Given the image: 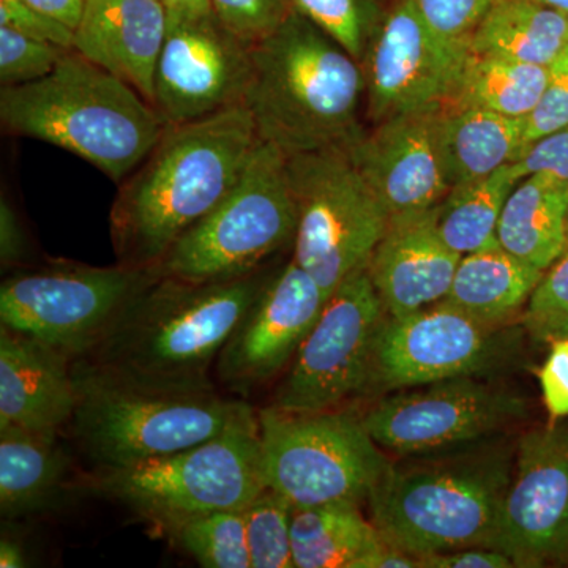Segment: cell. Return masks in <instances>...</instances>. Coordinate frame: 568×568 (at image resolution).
I'll list each match as a JSON object with an SVG mask.
<instances>
[{
  "mask_svg": "<svg viewBox=\"0 0 568 568\" xmlns=\"http://www.w3.org/2000/svg\"><path fill=\"white\" fill-rule=\"evenodd\" d=\"M152 268L59 263L18 272L0 286V321L71 361L85 357L110 332L145 284Z\"/></svg>",
  "mask_w": 568,
  "mask_h": 568,
  "instance_id": "obj_11",
  "label": "cell"
},
{
  "mask_svg": "<svg viewBox=\"0 0 568 568\" xmlns=\"http://www.w3.org/2000/svg\"><path fill=\"white\" fill-rule=\"evenodd\" d=\"M260 142L245 104L168 125L144 162L119 183L110 213L118 263L155 267L237 185Z\"/></svg>",
  "mask_w": 568,
  "mask_h": 568,
  "instance_id": "obj_1",
  "label": "cell"
},
{
  "mask_svg": "<svg viewBox=\"0 0 568 568\" xmlns=\"http://www.w3.org/2000/svg\"><path fill=\"white\" fill-rule=\"evenodd\" d=\"M264 271L196 283L153 276L84 361L104 372L170 388H211L209 369L260 293Z\"/></svg>",
  "mask_w": 568,
  "mask_h": 568,
  "instance_id": "obj_3",
  "label": "cell"
},
{
  "mask_svg": "<svg viewBox=\"0 0 568 568\" xmlns=\"http://www.w3.org/2000/svg\"><path fill=\"white\" fill-rule=\"evenodd\" d=\"M295 224L286 155L261 141L237 185L152 271L196 283L253 275L294 242Z\"/></svg>",
  "mask_w": 568,
  "mask_h": 568,
  "instance_id": "obj_7",
  "label": "cell"
},
{
  "mask_svg": "<svg viewBox=\"0 0 568 568\" xmlns=\"http://www.w3.org/2000/svg\"><path fill=\"white\" fill-rule=\"evenodd\" d=\"M459 260L440 237L433 207L390 216L366 272L387 316L399 317L443 302Z\"/></svg>",
  "mask_w": 568,
  "mask_h": 568,
  "instance_id": "obj_20",
  "label": "cell"
},
{
  "mask_svg": "<svg viewBox=\"0 0 568 568\" xmlns=\"http://www.w3.org/2000/svg\"><path fill=\"white\" fill-rule=\"evenodd\" d=\"M444 39L469 44L470 36L495 0H403Z\"/></svg>",
  "mask_w": 568,
  "mask_h": 568,
  "instance_id": "obj_37",
  "label": "cell"
},
{
  "mask_svg": "<svg viewBox=\"0 0 568 568\" xmlns=\"http://www.w3.org/2000/svg\"><path fill=\"white\" fill-rule=\"evenodd\" d=\"M420 568H517L514 560L495 548L466 547L432 552L418 558Z\"/></svg>",
  "mask_w": 568,
  "mask_h": 568,
  "instance_id": "obj_42",
  "label": "cell"
},
{
  "mask_svg": "<svg viewBox=\"0 0 568 568\" xmlns=\"http://www.w3.org/2000/svg\"><path fill=\"white\" fill-rule=\"evenodd\" d=\"M166 31L168 14L160 0H85L73 50L132 85L153 106Z\"/></svg>",
  "mask_w": 568,
  "mask_h": 568,
  "instance_id": "obj_22",
  "label": "cell"
},
{
  "mask_svg": "<svg viewBox=\"0 0 568 568\" xmlns=\"http://www.w3.org/2000/svg\"><path fill=\"white\" fill-rule=\"evenodd\" d=\"M77 405L69 355L0 325V429L59 436Z\"/></svg>",
  "mask_w": 568,
  "mask_h": 568,
  "instance_id": "obj_21",
  "label": "cell"
},
{
  "mask_svg": "<svg viewBox=\"0 0 568 568\" xmlns=\"http://www.w3.org/2000/svg\"><path fill=\"white\" fill-rule=\"evenodd\" d=\"M69 51L51 41L0 26V84L13 88L39 81L50 74Z\"/></svg>",
  "mask_w": 568,
  "mask_h": 568,
  "instance_id": "obj_34",
  "label": "cell"
},
{
  "mask_svg": "<svg viewBox=\"0 0 568 568\" xmlns=\"http://www.w3.org/2000/svg\"><path fill=\"white\" fill-rule=\"evenodd\" d=\"M70 459L59 436L0 429V510L9 519L40 514L58 499Z\"/></svg>",
  "mask_w": 568,
  "mask_h": 568,
  "instance_id": "obj_27",
  "label": "cell"
},
{
  "mask_svg": "<svg viewBox=\"0 0 568 568\" xmlns=\"http://www.w3.org/2000/svg\"><path fill=\"white\" fill-rule=\"evenodd\" d=\"M544 274L495 239L462 256L444 301L481 323L503 325L528 305Z\"/></svg>",
  "mask_w": 568,
  "mask_h": 568,
  "instance_id": "obj_26",
  "label": "cell"
},
{
  "mask_svg": "<svg viewBox=\"0 0 568 568\" xmlns=\"http://www.w3.org/2000/svg\"><path fill=\"white\" fill-rule=\"evenodd\" d=\"M252 44L216 14L170 20L156 63L153 108L166 125H181L244 104Z\"/></svg>",
  "mask_w": 568,
  "mask_h": 568,
  "instance_id": "obj_17",
  "label": "cell"
},
{
  "mask_svg": "<svg viewBox=\"0 0 568 568\" xmlns=\"http://www.w3.org/2000/svg\"><path fill=\"white\" fill-rule=\"evenodd\" d=\"M518 182L510 163L481 181L448 190L436 205L437 227L444 242L465 256L495 241L504 204Z\"/></svg>",
  "mask_w": 568,
  "mask_h": 568,
  "instance_id": "obj_30",
  "label": "cell"
},
{
  "mask_svg": "<svg viewBox=\"0 0 568 568\" xmlns=\"http://www.w3.org/2000/svg\"><path fill=\"white\" fill-rule=\"evenodd\" d=\"M447 454L392 463L366 500L384 540L417 559L457 548H491L514 473L497 452Z\"/></svg>",
  "mask_w": 568,
  "mask_h": 568,
  "instance_id": "obj_5",
  "label": "cell"
},
{
  "mask_svg": "<svg viewBox=\"0 0 568 568\" xmlns=\"http://www.w3.org/2000/svg\"><path fill=\"white\" fill-rule=\"evenodd\" d=\"M295 216L293 260L327 293L366 271L388 213L347 148L286 156Z\"/></svg>",
  "mask_w": 568,
  "mask_h": 568,
  "instance_id": "obj_10",
  "label": "cell"
},
{
  "mask_svg": "<svg viewBox=\"0 0 568 568\" xmlns=\"http://www.w3.org/2000/svg\"><path fill=\"white\" fill-rule=\"evenodd\" d=\"M469 44L437 36L409 3L395 0L364 61L366 119L375 123L450 104Z\"/></svg>",
  "mask_w": 568,
  "mask_h": 568,
  "instance_id": "obj_15",
  "label": "cell"
},
{
  "mask_svg": "<svg viewBox=\"0 0 568 568\" xmlns=\"http://www.w3.org/2000/svg\"><path fill=\"white\" fill-rule=\"evenodd\" d=\"M526 413L521 396L466 376L396 390L362 420L377 446L422 457L473 446Z\"/></svg>",
  "mask_w": 568,
  "mask_h": 568,
  "instance_id": "obj_13",
  "label": "cell"
},
{
  "mask_svg": "<svg viewBox=\"0 0 568 568\" xmlns=\"http://www.w3.org/2000/svg\"><path fill=\"white\" fill-rule=\"evenodd\" d=\"M291 7L338 41L362 63L369 40L383 21L381 0H290Z\"/></svg>",
  "mask_w": 568,
  "mask_h": 568,
  "instance_id": "obj_33",
  "label": "cell"
},
{
  "mask_svg": "<svg viewBox=\"0 0 568 568\" xmlns=\"http://www.w3.org/2000/svg\"><path fill=\"white\" fill-rule=\"evenodd\" d=\"M365 97L362 63L294 9L252 44L244 104L260 140L286 156L353 144Z\"/></svg>",
  "mask_w": 568,
  "mask_h": 568,
  "instance_id": "obj_2",
  "label": "cell"
},
{
  "mask_svg": "<svg viewBox=\"0 0 568 568\" xmlns=\"http://www.w3.org/2000/svg\"><path fill=\"white\" fill-rule=\"evenodd\" d=\"M525 325L540 342L568 336V252L541 276L526 305Z\"/></svg>",
  "mask_w": 568,
  "mask_h": 568,
  "instance_id": "obj_35",
  "label": "cell"
},
{
  "mask_svg": "<svg viewBox=\"0 0 568 568\" xmlns=\"http://www.w3.org/2000/svg\"><path fill=\"white\" fill-rule=\"evenodd\" d=\"M525 119L506 118L477 108L437 112L436 145L448 190L481 181L517 162L523 152Z\"/></svg>",
  "mask_w": 568,
  "mask_h": 568,
  "instance_id": "obj_23",
  "label": "cell"
},
{
  "mask_svg": "<svg viewBox=\"0 0 568 568\" xmlns=\"http://www.w3.org/2000/svg\"><path fill=\"white\" fill-rule=\"evenodd\" d=\"M386 316L368 272L339 284L298 347L272 406L287 413H323L372 387L376 336Z\"/></svg>",
  "mask_w": 568,
  "mask_h": 568,
  "instance_id": "obj_12",
  "label": "cell"
},
{
  "mask_svg": "<svg viewBox=\"0 0 568 568\" xmlns=\"http://www.w3.org/2000/svg\"><path fill=\"white\" fill-rule=\"evenodd\" d=\"M547 80L548 67L470 51L448 106L526 119L540 100Z\"/></svg>",
  "mask_w": 568,
  "mask_h": 568,
  "instance_id": "obj_29",
  "label": "cell"
},
{
  "mask_svg": "<svg viewBox=\"0 0 568 568\" xmlns=\"http://www.w3.org/2000/svg\"><path fill=\"white\" fill-rule=\"evenodd\" d=\"M349 500L294 507L295 568H376L387 541Z\"/></svg>",
  "mask_w": 568,
  "mask_h": 568,
  "instance_id": "obj_25",
  "label": "cell"
},
{
  "mask_svg": "<svg viewBox=\"0 0 568 568\" xmlns=\"http://www.w3.org/2000/svg\"><path fill=\"white\" fill-rule=\"evenodd\" d=\"M541 395L552 420L568 417V336L552 339L547 361L538 373Z\"/></svg>",
  "mask_w": 568,
  "mask_h": 568,
  "instance_id": "obj_41",
  "label": "cell"
},
{
  "mask_svg": "<svg viewBox=\"0 0 568 568\" xmlns=\"http://www.w3.org/2000/svg\"><path fill=\"white\" fill-rule=\"evenodd\" d=\"M170 20H196L215 14L212 0H160Z\"/></svg>",
  "mask_w": 568,
  "mask_h": 568,
  "instance_id": "obj_45",
  "label": "cell"
},
{
  "mask_svg": "<svg viewBox=\"0 0 568 568\" xmlns=\"http://www.w3.org/2000/svg\"><path fill=\"white\" fill-rule=\"evenodd\" d=\"M567 226L568 181L536 173L508 194L496 239L518 260L547 272L566 252Z\"/></svg>",
  "mask_w": 568,
  "mask_h": 568,
  "instance_id": "obj_24",
  "label": "cell"
},
{
  "mask_svg": "<svg viewBox=\"0 0 568 568\" xmlns=\"http://www.w3.org/2000/svg\"><path fill=\"white\" fill-rule=\"evenodd\" d=\"M242 511L252 568H295L293 504L275 489L264 487Z\"/></svg>",
  "mask_w": 568,
  "mask_h": 568,
  "instance_id": "obj_32",
  "label": "cell"
},
{
  "mask_svg": "<svg viewBox=\"0 0 568 568\" xmlns=\"http://www.w3.org/2000/svg\"><path fill=\"white\" fill-rule=\"evenodd\" d=\"M265 487L257 416L175 454L99 469L93 491L160 526L220 510H244Z\"/></svg>",
  "mask_w": 568,
  "mask_h": 568,
  "instance_id": "obj_8",
  "label": "cell"
},
{
  "mask_svg": "<svg viewBox=\"0 0 568 568\" xmlns=\"http://www.w3.org/2000/svg\"><path fill=\"white\" fill-rule=\"evenodd\" d=\"M511 166L518 181L536 173H548L568 181V126L523 149Z\"/></svg>",
  "mask_w": 568,
  "mask_h": 568,
  "instance_id": "obj_40",
  "label": "cell"
},
{
  "mask_svg": "<svg viewBox=\"0 0 568 568\" xmlns=\"http://www.w3.org/2000/svg\"><path fill=\"white\" fill-rule=\"evenodd\" d=\"M443 111V110H440ZM437 112L375 123L347 145L388 216L428 211L448 193L436 145Z\"/></svg>",
  "mask_w": 568,
  "mask_h": 568,
  "instance_id": "obj_19",
  "label": "cell"
},
{
  "mask_svg": "<svg viewBox=\"0 0 568 568\" xmlns=\"http://www.w3.org/2000/svg\"><path fill=\"white\" fill-rule=\"evenodd\" d=\"M568 47V14L530 0H495L470 36L469 50L549 67Z\"/></svg>",
  "mask_w": 568,
  "mask_h": 568,
  "instance_id": "obj_28",
  "label": "cell"
},
{
  "mask_svg": "<svg viewBox=\"0 0 568 568\" xmlns=\"http://www.w3.org/2000/svg\"><path fill=\"white\" fill-rule=\"evenodd\" d=\"M491 548L521 568L567 562L568 417L519 440Z\"/></svg>",
  "mask_w": 568,
  "mask_h": 568,
  "instance_id": "obj_16",
  "label": "cell"
},
{
  "mask_svg": "<svg viewBox=\"0 0 568 568\" xmlns=\"http://www.w3.org/2000/svg\"><path fill=\"white\" fill-rule=\"evenodd\" d=\"M164 529L201 567L252 568L242 510L194 515Z\"/></svg>",
  "mask_w": 568,
  "mask_h": 568,
  "instance_id": "obj_31",
  "label": "cell"
},
{
  "mask_svg": "<svg viewBox=\"0 0 568 568\" xmlns=\"http://www.w3.org/2000/svg\"><path fill=\"white\" fill-rule=\"evenodd\" d=\"M568 126V47L548 67V80L540 100L525 119L523 145L534 144Z\"/></svg>",
  "mask_w": 568,
  "mask_h": 568,
  "instance_id": "obj_36",
  "label": "cell"
},
{
  "mask_svg": "<svg viewBox=\"0 0 568 568\" xmlns=\"http://www.w3.org/2000/svg\"><path fill=\"white\" fill-rule=\"evenodd\" d=\"M28 253L24 230L20 216L9 201H0V263L3 268L14 267L24 261Z\"/></svg>",
  "mask_w": 568,
  "mask_h": 568,
  "instance_id": "obj_43",
  "label": "cell"
},
{
  "mask_svg": "<svg viewBox=\"0 0 568 568\" xmlns=\"http://www.w3.org/2000/svg\"><path fill=\"white\" fill-rule=\"evenodd\" d=\"M257 425L264 485L294 507L364 503L392 465L362 417L346 410L271 406L260 410Z\"/></svg>",
  "mask_w": 568,
  "mask_h": 568,
  "instance_id": "obj_9",
  "label": "cell"
},
{
  "mask_svg": "<svg viewBox=\"0 0 568 568\" xmlns=\"http://www.w3.org/2000/svg\"><path fill=\"white\" fill-rule=\"evenodd\" d=\"M514 335L481 323L446 301L410 315L386 316L376 336L372 387L425 386L487 375L514 358Z\"/></svg>",
  "mask_w": 568,
  "mask_h": 568,
  "instance_id": "obj_14",
  "label": "cell"
},
{
  "mask_svg": "<svg viewBox=\"0 0 568 568\" xmlns=\"http://www.w3.org/2000/svg\"><path fill=\"white\" fill-rule=\"evenodd\" d=\"M26 549L18 538L6 536L0 538V567L2 568H22L28 566Z\"/></svg>",
  "mask_w": 568,
  "mask_h": 568,
  "instance_id": "obj_46",
  "label": "cell"
},
{
  "mask_svg": "<svg viewBox=\"0 0 568 568\" xmlns=\"http://www.w3.org/2000/svg\"><path fill=\"white\" fill-rule=\"evenodd\" d=\"M566 252H568V226H567V244H566ZM564 252V253H566Z\"/></svg>",
  "mask_w": 568,
  "mask_h": 568,
  "instance_id": "obj_48",
  "label": "cell"
},
{
  "mask_svg": "<svg viewBox=\"0 0 568 568\" xmlns=\"http://www.w3.org/2000/svg\"><path fill=\"white\" fill-rule=\"evenodd\" d=\"M78 405L71 428L99 469L140 465L185 450L253 417L241 399L211 388L134 383L84 358L73 361Z\"/></svg>",
  "mask_w": 568,
  "mask_h": 568,
  "instance_id": "obj_6",
  "label": "cell"
},
{
  "mask_svg": "<svg viewBox=\"0 0 568 568\" xmlns=\"http://www.w3.org/2000/svg\"><path fill=\"white\" fill-rule=\"evenodd\" d=\"M327 301L323 287L294 260L267 274L219 355V379L237 394H248L278 375L320 321Z\"/></svg>",
  "mask_w": 568,
  "mask_h": 568,
  "instance_id": "obj_18",
  "label": "cell"
},
{
  "mask_svg": "<svg viewBox=\"0 0 568 568\" xmlns=\"http://www.w3.org/2000/svg\"><path fill=\"white\" fill-rule=\"evenodd\" d=\"M0 26L73 50L74 31L32 9L24 0H0Z\"/></svg>",
  "mask_w": 568,
  "mask_h": 568,
  "instance_id": "obj_39",
  "label": "cell"
},
{
  "mask_svg": "<svg viewBox=\"0 0 568 568\" xmlns=\"http://www.w3.org/2000/svg\"><path fill=\"white\" fill-rule=\"evenodd\" d=\"M538 6L548 7V9L558 10L560 13L568 14V0H530Z\"/></svg>",
  "mask_w": 568,
  "mask_h": 568,
  "instance_id": "obj_47",
  "label": "cell"
},
{
  "mask_svg": "<svg viewBox=\"0 0 568 568\" xmlns=\"http://www.w3.org/2000/svg\"><path fill=\"white\" fill-rule=\"evenodd\" d=\"M216 18L253 44L274 31L293 7L290 0H212Z\"/></svg>",
  "mask_w": 568,
  "mask_h": 568,
  "instance_id": "obj_38",
  "label": "cell"
},
{
  "mask_svg": "<svg viewBox=\"0 0 568 568\" xmlns=\"http://www.w3.org/2000/svg\"><path fill=\"white\" fill-rule=\"evenodd\" d=\"M10 136L48 142L121 183L152 152L166 123L132 85L70 50L39 81L2 88Z\"/></svg>",
  "mask_w": 568,
  "mask_h": 568,
  "instance_id": "obj_4",
  "label": "cell"
},
{
  "mask_svg": "<svg viewBox=\"0 0 568 568\" xmlns=\"http://www.w3.org/2000/svg\"><path fill=\"white\" fill-rule=\"evenodd\" d=\"M24 2L52 20L62 22L71 31L80 24L85 7V0H24Z\"/></svg>",
  "mask_w": 568,
  "mask_h": 568,
  "instance_id": "obj_44",
  "label": "cell"
}]
</instances>
